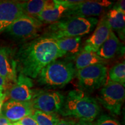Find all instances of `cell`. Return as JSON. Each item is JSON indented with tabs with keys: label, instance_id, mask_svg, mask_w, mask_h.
<instances>
[{
	"label": "cell",
	"instance_id": "9",
	"mask_svg": "<svg viewBox=\"0 0 125 125\" xmlns=\"http://www.w3.org/2000/svg\"><path fill=\"white\" fill-rule=\"evenodd\" d=\"M112 5V2L103 1H82L77 5L70 8L64 16L93 18L100 16Z\"/></svg>",
	"mask_w": 125,
	"mask_h": 125
},
{
	"label": "cell",
	"instance_id": "16",
	"mask_svg": "<svg viewBox=\"0 0 125 125\" xmlns=\"http://www.w3.org/2000/svg\"><path fill=\"white\" fill-rule=\"evenodd\" d=\"M58 48L69 59H75L81 51V37L54 40Z\"/></svg>",
	"mask_w": 125,
	"mask_h": 125
},
{
	"label": "cell",
	"instance_id": "18",
	"mask_svg": "<svg viewBox=\"0 0 125 125\" xmlns=\"http://www.w3.org/2000/svg\"><path fill=\"white\" fill-rule=\"evenodd\" d=\"M105 62L106 60L98 56L96 52L83 48L75 59V68L78 70L93 65H104Z\"/></svg>",
	"mask_w": 125,
	"mask_h": 125
},
{
	"label": "cell",
	"instance_id": "23",
	"mask_svg": "<svg viewBox=\"0 0 125 125\" xmlns=\"http://www.w3.org/2000/svg\"><path fill=\"white\" fill-rule=\"evenodd\" d=\"M95 125H121L118 121L108 115H103L98 119Z\"/></svg>",
	"mask_w": 125,
	"mask_h": 125
},
{
	"label": "cell",
	"instance_id": "21",
	"mask_svg": "<svg viewBox=\"0 0 125 125\" xmlns=\"http://www.w3.org/2000/svg\"><path fill=\"white\" fill-rule=\"evenodd\" d=\"M32 116L38 125H57L60 121L57 114L46 113L38 110H35Z\"/></svg>",
	"mask_w": 125,
	"mask_h": 125
},
{
	"label": "cell",
	"instance_id": "27",
	"mask_svg": "<svg viewBox=\"0 0 125 125\" xmlns=\"http://www.w3.org/2000/svg\"><path fill=\"white\" fill-rule=\"evenodd\" d=\"M75 122L73 121H70V120L62 119L60 120L57 123V125H75Z\"/></svg>",
	"mask_w": 125,
	"mask_h": 125
},
{
	"label": "cell",
	"instance_id": "17",
	"mask_svg": "<svg viewBox=\"0 0 125 125\" xmlns=\"http://www.w3.org/2000/svg\"><path fill=\"white\" fill-rule=\"evenodd\" d=\"M121 42L118 37L113 31H111L108 38L100 47L96 52V53L101 58L106 60L107 59L113 58L118 54V52L121 49Z\"/></svg>",
	"mask_w": 125,
	"mask_h": 125
},
{
	"label": "cell",
	"instance_id": "20",
	"mask_svg": "<svg viewBox=\"0 0 125 125\" xmlns=\"http://www.w3.org/2000/svg\"><path fill=\"white\" fill-rule=\"evenodd\" d=\"M48 2L46 0H30L21 2L23 13L28 16L37 18Z\"/></svg>",
	"mask_w": 125,
	"mask_h": 125
},
{
	"label": "cell",
	"instance_id": "31",
	"mask_svg": "<svg viewBox=\"0 0 125 125\" xmlns=\"http://www.w3.org/2000/svg\"><path fill=\"white\" fill-rule=\"evenodd\" d=\"M12 125H21L19 124V123H18V122H14V123H13Z\"/></svg>",
	"mask_w": 125,
	"mask_h": 125
},
{
	"label": "cell",
	"instance_id": "7",
	"mask_svg": "<svg viewBox=\"0 0 125 125\" xmlns=\"http://www.w3.org/2000/svg\"><path fill=\"white\" fill-rule=\"evenodd\" d=\"M43 23L37 18L22 16L15 20L6 30L15 38L19 39H34L37 38Z\"/></svg>",
	"mask_w": 125,
	"mask_h": 125
},
{
	"label": "cell",
	"instance_id": "26",
	"mask_svg": "<svg viewBox=\"0 0 125 125\" xmlns=\"http://www.w3.org/2000/svg\"><path fill=\"white\" fill-rule=\"evenodd\" d=\"M12 123L2 114H0V125H12Z\"/></svg>",
	"mask_w": 125,
	"mask_h": 125
},
{
	"label": "cell",
	"instance_id": "22",
	"mask_svg": "<svg viewBox=\"0 0 125 125\" xmlns=\"http://www.w3.org/2000/svg\"><path fill=\"white\" fill-rule=\"evenodd\" d=\"M109 80L124 86L125 84V63L123 62L116 64L109 71Z\"/></svg>",
	"mask_w": 125,
	"mask_h": 125
},
{
	"label": "cell",
	"instance_id": "28",
	"mask_svg": "<svg viewBox=\"0 0 125 125\" xmlns=\"http://www.w3.org/2000/svg\"><path fill=\"white\" fill-rule=\"evenodd\" d=\"M6 98H7V97H6L5 92L0 93V114H1V110H2V105L3 104H4Z\"/></svg>",
	"mask_w": 125,
	"mask_h": 125
},
{
	"label": "cell",
	"instance_id": "14",
	"mask_svg": "<svg viewBox=\"0 0 125 125\" xmlns=\"http://www.w3.org/2000/svg\"><path fill=\"white\" fill-rule=\"evenodd\" d=\"M16 62L12 56L10 49L0 48V76L7 83L13 84L17 79Z\"/></svg>",
	"mask_w": 125,
	"mask_h": 125
},
{
	"label": "cell",
	"instance_id": "3",
	"mask_svg": "<svg viewBox=\"0 0 125 125\" xmlns=\"http://www.w3.org/2000/svg\"><path fill=\"white\" fill-rule=\"evenodd\" d=\"M97 23L98 19L95 18L65 16L51 24L43 36L53 40L81 37L89 33Z\"/></svg>",
	"mask_w": 125,
	"mask_h": 125
},
{
	"label": "cell",
	"instance_id": "29",
	"mask_svg": "<svg viewBox=\"0 0 125 125\" xmlns=\"http://www.w3.org/2000/svg\"><path fill=\"white\" fill-rule=\"evenodd\" d=\"M6 86H7V82L4 80V78L0 76V93L4 92Z\"/></svg>",
	"mask_w": 125,
	"mask_h": 125
},
{
	"label": "cell",
	"instance_id": "6",
	"mask_svg": "<svg viewBox=\"0 0 125 125\" xmlns=\"http://www.w3.org/2000/svg\"><path fill=\"white\" fill-rule=\"evenodd\" d=\"M107 68L104 64H96L76 70L79 86L86 91L98 89L105 84Z\"/></svg>",
	"mask_w": 125,
	"mask_h": 125
},
{
	"label": "cell",
	"instance_id": "19",
	"mask_svg": "<svg viewBox=\"0 0 125 125\" xmlns=\"http://www.w3.org/2000/svg\"><path fill=\"white\" fill-rule=\"evenodd\" d=\"M125 14L113 8L105 15L112 31H115L122 40H125Z\"/></svg>",
	"mask_w": 125,
	"mask_h": 125
},
{
	"label": "cell",
	"instance_id": "25",
	"mask_svg": "<svg viewBox=\"0 0 125 125\" xmlns=\"http://www.w3.org/2000/svg\"><path fill=\"white\" fill-rule=\"evenodd\" d=\"M125 1L124 0H121V1H119L116 2V4H115V5L114 6V8L118 9V10H120V11L122 12L123 13H125Z\"/></svg>",
	"mask_w": 125,
	"mask_h": 125
},
{
	"label": "cell",
	"instance_id": "5",
	"mask_svg": "<svg viewBox=\"0 0 125 125\" xmlns=\"http://www.w3.org/2000/svg\"><path fill=\"white\" fill-rule=\"evenodd\" d=\"M125 97L124 86L109 80L103 85L98 94V100L112 114L118 115L121 112Z\"/></svg>",
	"mask_w": 125,
	"mask_h": 125
},
{
	"label": "cell",
	"instance_id": "13",
	"mask_svg": "<svg viewBox=\"0 0 125 125\" xmlns=\"http://www.w3.org/2000/svg\"><path fill=\"white\" fill-rule=\"evenodd\" d=\"M96 28L92 35L86 40L83 49L96 52L103 43L108 38L111 28L108 22L106 16H103L98 21Z\"/></svg>",
	"mask_w": 125,
	"mask_h": 125
},
{
	"label": "cell",
	"instance_id": "4",
	"mask_svg": "<svg viewBox=\"0 0 125 125\" xmlns=\"http://www.w3.org/2000/svg\"><path fill=\"white\" fill-rule=\"evenodd\" d=\"M76 70L73 63L56 60L45 67L37 76V81L48 87H62L73 79Z\"/></svg>",
	"mask_w": 125,
	"mask_h": 125
},
{
	"label": "cell",
	"instance_id": "30",
	"mask_svg": "<svg viewBox=\"0 0 125 125\" xmlns=\"http://www.w3.org/2000/svg\"><path fill=\"white\" fill-rule=\"evenodd\" d=\"M75 125H95V124H94L92 122L80 120L77 123H75Z\"/></svg>",
	"mask_w": 125,
	"mask_h": 125
},
{
	"label": "cell",
	"instance_id": "10",
	"mask_svg": "<svg viewBox=\"0 0 125 125\" xmlns=\"http://www.w3.org/2000/svg\"><path fill=\"white\" fill-rule=\"evenodd\" d=\"M32 87V79L19 73L16 82L6 93V97H8V100L30 101L35 94Z\"/></svg>",
	"mask_w": 125,
	"mask_h": 125
},
{
	"label": "cell",
	"instance_id": "2",
	"mask_svg": "<svg viewBox=\"0 0 125 125\" xmlns=\"http://www.w3.org/2000/svg\"><path fill=\"white\" fill-rule=\"evenodd\" d=\"M64 116H72L83 121L92 122L100 112V107L94 98L81 90L70 91L64 98L59 112Z\"/></svg>",
	"mask_w": 125,
	"mask_h": 125
},
{
	"label": "cell",
	"instance_id": "24",
	"mask_svg": "<svg viewBox=\"0 0 125 125\" xmlns=\"http://www.w3.org/2000/svg\"><path fill=\"white\" fill-rule=\"evenodd\" d=\"M17 122L21 125H38V123L35 121L32 115L27 116Z\"/></svg>",
	"mask_w": 125,
	"mask_h": 125
},
{
	"label": "cell",
	"instance_id": "11",
	"mask_svg": "<svg viewBox=\"0 0 125 125\" xmlns=\"http://www.w3.org/2000/svg\"><path fill=\"white\" fill-rule=\"evenodd\" d=\"M35 111L30 101L7 100L2 105L1 114L11 122H17L24 117L32 115Z\"/></svg>",
	"mask_w": 125,
	"mask_h": 125
},
{
	"label": "cell",
	"instance_id": "12",
	"mask_svg": "<svg viewBox=\"0 0 125 125\" xmlns=\"http://www.w3.org/2000/svg\"><path fill=\"white\" fill-rule=\"evenodd\" d=\"M24 15L21 2L0 1V32L7 30L15 20Z\"/></svg>",
	"mask_w": 125,
	"mask_h": 125
},
{
	"label": "cell",
	"instance_id": "8",
	"mask_svg": "<svg viewBox=\"0 0 125 125\" xmlns=\"http://www.w3.org/2000/svg\"><path fill=\"white\" fill-rule=\"evenodd\" d=\"M64 98V96L59 92H40L35 94L31 103L34 110L56 114L60 111Z\"/></svg>",
	"mask_w": 125,
	"mask_h": 125
},
{
	"label": "cell",
	"instance_id": "15",
	"mask_svg": "<svg viewBox=\"0 0 125 125\" xmlns=\"http://www.w3.org/2000/svg\"><path fill=\"white\" fill-rule=\"evenodd\" d=\"M68 10V8L59 1H48L43 10L37 16V19L42 23L53 24L64 16Z\"/></svg>",
	"mask_w": 125,
	"mask_h": 125
},
{
	"label": "cell",
	"instance_id": "1",
	"mask_svg": "<svg viewBox=\"0 0 125 125\" xmlns=\"http://www.w3.org/2000/svg\"><path fill=\"white\" fill-rule=\"evenodd\" d=\"M64 56L54 40L44 36L37 37L19 48L16 54L17 71L35 79L45 67Z\"/></svg>",
	"mask_w": 125,
	"mask_h": 125
}]
</instances>
